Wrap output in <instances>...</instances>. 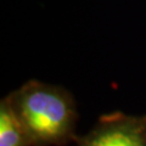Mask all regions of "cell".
Masks as SVG:
<instances>
[{
    "mask_svg": "<svg viewBox=\"0 0 146 146\" xmlns=\"http://www.w3.org/2000/svg\"><path fill=\"white\" fill-rule=\"evenodd\" d=\"M77 146H146V116L113 112L99 118Z\"/></svg>",
    "mask_w": 146,
    "mask_h": 146,
    "instance_id": "cell-2",
    "label": "cell"
},
{
    "mask_svg": "<svg viewBox=\"0 0 146 146\" xmlns=\"http://www.w3.org/2000/svg\"><path fill=\"white\" fill-rule=\"evenodd\" d=\"M7 98L33 146H65L78 139L76 102L65 88L32 79Z\"/></svg>",
    "mask_w": 146,
    "mask_h": 146,
    "instance_id": "cell-1",
    "label": "cell"
},
{
    "mask_svg": "<svg viewBox=\"0 0 146 146\" xmlns=\"http://www.w3.org/2000/svg\"><path fill=\"white\" fill-rule=\"evenodd\" d=\"M0 146H33L7 96L0 101Z\"/></svg>",
    "mask_w": 146,
    "mask_h": 146,
    "instance_id": "cell-3",
    "label": "cell"
}]
</instances>
